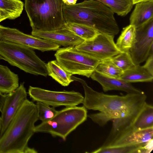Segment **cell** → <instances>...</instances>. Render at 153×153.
<instances>
[{"label": "cell", "mask_w": 153, "mask_h": 153, "mask_svg": "<svg viewBox=\"0 0 153 153\" xmlns=\"http://www.w3.org/2000/svg\"><path fill=\"white\" fill-rule=\"evenodd\" d=\"M74 81L83 87L85 97L82 103L87 110L99 112L88 115L92 121L103 126L112 122L109 135L122 133L130 129L146 102L147 96L142 94H127L123 96L109 95L95 91L84 80L72 76Z\"/></svg>", "instance_id": "cell-1"}, {"label": "cell", "mask_w": 153, "mask_h": 153, "mask_svg": "<svg viewBox=\"0 0 153 153\" xmlns=\"http://www.w3.org/2000/svg\"><path fill=\"white\" fill-rule=\"evenodd\" d=\"M63 13L66 23L85 25L93 28L100 33L115 36L120 31L114 13L96 0H85L74 4H64Z\"/></svg>", "instance_id": "cell-2"}, {"label": "cell", "mask_w": 153, "mask_h": 153, "mask_svg": "<svg viewBox=\"0 0 153 153\" xmlns=\"http://www.w3.org/2000/svg\"><path fill=\"white\" fill-rule=\"evenodd\" d=\"M36 105L27 99L0 137V153H27L38 120Z\"/></svg>", "instance_id": "cell-3"}, {"label": "cell", "mask_w": 153, "mask_h": 153, "mask_svg": "<svg viewBox=\"0 0 153 153\" xmlns=\"http://www.w3.org/2000/svg\"><path fill=\"white\" fill-rule=\"evenodd\" d=\"M62 0H25V10L32 30L51 31L61 29L66 23Z\"/></svg>", "instance_id": "cell-4"}, {"label": "cell", "mask_w": 153, "mask_h": 153, "mask_svg": "<svg viewBox=\"0 0 153 153\" xmlns=\"http://www.w3.org/2000/svg\"><path fill=\"white\" fill-rule=\"evenodd\" d=\"M0 55L3 60L26 73L47 76V64L33 49L18 44L0 40Z\"/></svg>", "instance_id": "cell-5"}, {"label": "cell", "mask_w": 153, "mask_h": 153, "mask_svg": "<svg viewBox=\"0 0 153 153\" xmlns=\"http://www.w3.org/2000/svg\"><path fill=\"white\" fill-rule=\"evenodd\" d=\"M88 117L87 109L83 106L66 107L58 111L51 120L35 126V132L49 133L65 140L68 135Z\"/></svg>", "instance_id": "cell-6"}, {"label": "cell", "mask_w": 153, "mask_h": 153, "mask_svg": "<svg viewBox=\"0 0 153 153\" xmlns=\"http://www.w3.org/2000/svg\"><path fill=\"white\" fill-rule=\"evenodd\" d=\"M56 60L68 72L90 77L99 61L83 52L76 50L74 46L59 48L54 55Z\"/></svg>", "instance_id": "cell-7"}, {"label": "cell", "mask_w": 153, "mask_h": 153, "mask_svg": "<svg viewBox=\"0 0 153 153\" xmlns=\"http://www.w3.org/2000/svg\"><path fill=\"white\" fill-rule=\"evenodd\" d=\"M28 93L34 101L44 103L54 108L76 106L82 103L84 99L81 93L74 91H56L30 86Z\"/></svg>", "instance_id": "cell-8"}, {"label": "cell", "mask_w": 153, "mask_h": 153, "mask_svg": "<svg viewBox=\"0 0 153 153\" xmlns=\"http://www.w3.org/2000/svg\"><path fill=\"white\" fill-rule=\"evenodd\" d=\"M114 37V36L99 33L92 39L84 41L74 48L76 50L100 61L121 52L116 46Z\"/></svg>", "instance_id": "cell-9"}, {"label": "cell", "mask_w": 153, "mask_h": 153, "mask_svg": "<svg viewBox=\"0 0 153 153\" xmlns=\"http://www.w3.org/2000/svg\"><path fill=\"white\" fill-rule=\"evenodd\" d=\"M153 52V18L136 28L134 42L129 51L135 65L145 61Z\"/></svg>", "instance_id": "cell-10"}, {"label": "cell", "mask_w": 153, "mask_h": 153, "mask_svg": "<svg viewBox=\"0 0 153 153\" xmlns=\"http://www.w3.org/2000/svg\"><path fill=\"white\" fill-rule=\"evenodd\" d=\"M0 40L18 44L42 52L56 51L60 46L48 40L25 34L17 29L1 25Z\"/></svg>", "instance_id": "cell-11"}, {"label": "cell", "mask_w": 153, "mask_h": 153, "mask_svg": "<svg viewBox=\"0 0 153 153\" xmlns=\"http://www.w3.org/2000/svg\"><path fill=\"white\" fill-rule=\"evenodd\" d=\"M24 82L13 91L6 94L1 112L2 127L0 137L3 134L10 123L15 117L25 100L27 93Z\"/></svg>", "instance_id": "cell-12"}, {"label": "cell", "mask_w": 153, "mask_h": 153, "mask_svg": "<svg viewBox=\"0 0 153 153\" xmlns=\"http://www.w3.org/2000/svg\"><path fill=\"white\" fill-rule=\"evenodd\" d=\"M153 127L124 132L109 135L102 147H112L134 145L153 139Z\"/></svg>", "instance_id": "cell-13"}, {"label": "cell", "mask_w": 153, "mask_h": 153, "mask_svg": "<svg viewBox=\"0 0 153 153\" xmlns=\"http://www.w3.org/2000/svg\"><path fill=\"white\" fill-rule=\"evenodd\" d=\"M32 35L65 47L75 46L84 40L63 28L51 31L32 30Z\"/></svg>", "instance_id": "cell-14"}, {"label": "cell", "mask_w": 153, "mask_h": 153, "mask_svg": "<svg viewBox=\"0 0 153 153\" xmlns=\"http://www.w3.org/2000/svg\"><path fill=\"white\" fill-rule=\"evenodd\" d=\"M90 77L101 85L103 91L107 92L117 90L125 92L127 94H142L144 92L120 78L109 77L94 71Z\"/></svg>", "instance_id": "cell-15"}, {"label": "cell", "mask_w": 153, "mask_h": 153, "mask_svg": "<svg viewBox=\"0 0 153 153\" xmlns=\"http://www.w3.org/2000/svg\"><path fill=\"white\" fill-rule=\"evenodd\" d=\"M135 4L129 18V23L136 28L153 18V1L140 2Z\"/></svg>", "instance_id": "cell-16"}, {"label": "cell", "mask_w": 153, "mask_h": 153, "mask_svg": "<svg viewBox=\"0 0 153 153\" xmlns=\"http://www.w3.org/2000/svg\"><path fill=\"white\" fill-rule=\"evenodd\" d=\"M153 149V139L140 144L128 146L102 147L94 153H150Z\"/></svg>", "instance_id": "cell-17"}, {"label": "cell", "mask_w": 153, "mask_h": 153, "mask_svg": "<svg viewBox=\"0 0 153 153\" xmlns=\"http://www.w3.org/2000/svg\"><path fill=\"white\" fill-rule=\"evenodd\" d=\"M19 80L17 74L0 64V92L7 94L13 91L19 86Z\"/></svg>", "instance_id": "cell-18"}, {"label": "cell", "mask_w": 153, "mask_h": 153, "mask_svg": "<svg viewBox=\"0 0 153 153\" xmlns=\"http://www.w3.org/2000/svg\"><path fill=\"white\" fill-rule=\"evenodd\" d=\"M120 78L129 83L152 82L153 79V75L143 65H137L124 71Z\"/></svg>", "instance_id": "cell-19"}, {"label": "cell", "mask_w": 153, "mask_h": 153, "mask_svg": "<svg viewBox=\"0 0 153 153\" xmlns=\"http://www.w3.org/2000/svg\"><path fill=\"white\" fill-rule=\"evenodd\" d=\"M48 75L63 86H68L74 81L72 75L66 71L57 61L53 60L47 64Z\"/></svg>", "instance_id": "cell-20"}, {"label": "cell", "mask_w": 153, "mask_h": 153, "mask_svg": "<svg viewBox=\"0 0 153 153\" xmlns=\"http://www.w3.org/2000/svg\"><path fill=\"white\" fill-rule=\"evenodd\" d=\"M153 127V107L145 103L131 128L136 131Z\"/></svg>", "instance_id": "cell-21"}, {"label": "cell", "mask_w": 153, "mask_h": 153, "mask_svg": "<svg viewBox=\"0 0 153 153\" xmlns=\"http://www.w3.org/2000/svg\"><path fill=\"white\" fill-rule=\"evenodd\" d=\"M136 31V27L132 25L123 28L115 43L121 52H129L132 48L135 40Z\"/></svg>", "instance_id": "cell-22"}, {"label": "cell", "mask_w": 153, "mask_h": 153, "mask_svg": "<svg viewBox=\"0 0 153 153\" xmlns=\"http://www.w3.org/2000/svg\"><path fill=\"white\" fill-rule=\"evenodd\" d=\"M62 28L68 30L84 41L91 40L99 33L93 28L79 24L66 22Z\"/></svg>", "instance_id": "cell-23"}, {"label": "cell", "mask_w": 153, "mask_h": 153, "mask_svg": "<svg viewBox=\"0 0 153 153\" xmlns=\"http://www.w3.org/2000/svg\"><path fill=\"white\" fill-rule=\"evenodd\" d=\"M103 4L118 15L124 16L131 11L133 5L131 0H94Z\"/></svg>", "instance_id": "cell-24"}, {"label": "cell", "mask_w": 153, "mask_h": 153, "mask_svg": "<svg viewBox=\"0 0 153 153\" xmlns=\"http://www.w3.org/2000/svg\"><path fill=\"white\" fill-rule=\"evenodd\" d=\"M24 4L20 0H0V9L7 14L9 19H15L20 16Z\"/></svg>", "instance_id": "cell-25"}, {"label": "cell", "mask_w": 153, "mask_h": 153, "mask_svg": "<svg viewBox=\"0 0 153 153\" xmlns=\"http://www.w3.org/2000/svg\"><path fill=\"white\" fill-rule=\"evenodd\" d=\"M94 71L106 76L118 78H120L123 72L115 65L111 58L99 61Z\"/></svg>", "instance_id": "cell-26"}, {"label": "cell", "mask_w": 153, "mask_h": 153, "mask_svg": "<svg viewBox=\"0 0 153 153\" xmlns=\"http://www.w3.org/2000/svg\"><path fill=\"white\" fill-rule=\"evenodd\" d=\"M111 59L115 65L123 72L136 65L129 52H121Z\"/></svg>", "instance_id": "cell-27"}, {"label": "cell", "mask_w": 153, "mask_h": 153, "mask_svg": "<svg viewBox=\"0 0 153 153\" xmlns=\"http://www.w3.org/2000/svg\"><path fill=\"white\" fill-rule=\"evenodd\" d=\"M36 104L38 110V119L42 122L49 120L53 118L58 111L54 107H50L48 105L39 102H36Z\"/></svg>", "instance_id": "cell-28"}, {"label": "cell", "mask_w": 153, "mask_h": 153, "mask_svg": "<svg viewBox=\"0 0 153 153\" xmlns=\"http://www.w3.org/2000/svg\"><path fill=\"white\" fill-rule=\"evenodd\" d=\"M143 65L153 75V53H150Z\"/></svg>", "instance_id": "cell-29"}, {"label": "cell", "mask_w": 153, "mask_h": 153, "mask_svg": "<svg viewBox=\"0 0 153 153\" xmlns=\"http://www.w3.org/2000/svg\"><path fill=\"white\" fill-rule=\"evenodd\" d=\"M6 94L0 92V112H1L5 99Z\"/></svg>", "instance_id": "cell-30"}, {"label": "cell", "mask_w": 153, "mask_h": 153, "mask_svg": "<svg viewBox=\"0 0 153 153\" xmlns=\"http://www.w3.org/2000/svg\"><path fill=\"white\" fill-rule=\"evenodd\" d=\"M77 0H62L64 4L70 5L76 4Z\"/></svg>", "instance_id": "cell-31"}, {"label": "cell", "mask_w": 153, "mask_h": 153, "mask_svg": "<svg viewBox=\"0 0 153 153\" xmlns=\"http://www.w3.org/2000/svg\"><path fill=\"white\" fill-rule=\"evenodd\" d=\"M131 1L132 4L134 5L138 3L148 1H153V0H131Z\"/></svg>", "instance_id": "cell-32"}, {"label": "cell", "mask_w": 153, "mask_h": 153, "mask_svg": "<svg viewBox=\"0 0 153 153\" xmlns=\"http://www.w3.org/2000/svg\"><path fill=\"white\" fill-rule=\"evenodd\" d=\"M8 16L7 15H0V22L7 19H8Z\"/></svg>", "instance_id": "cell-33"}, {"label": "cell", "mask_w": 153, "mask_h": 153, "mask_svg": "<svg viewBox=\"0 0 153 153\" xmlns=\"http://www.w3.org/2000/svg\"><path fill=\"white\" fill-rule=\"evenodd\" d=\"M0 15H6L8 16L9 17V18H8V19H9V17L8 16L7 14L6 13H5L3 11H2L0 9Z\"/></svg>", "instance_id": "cell-34"}, {"label": "cell", "mask_w": 153, "mask_h": 153, "mask_svg": "<svg viewBox=\"0 0 153 153\" xmlns=\"http://www.w3.org/2000/svg\"><path fill=\"white\" fill-rule=\"evenodd\" d=\"M2 127V120L1 116H0V133L1 131Z\"/></svg>", "instance_id": "cell-35"}, {"label": "cell", "mask_w": 153, "mask_h": 153, "mask_svg": "<svg viewBox=\"0 0 153 153\" xmlns=\"http://www.w3.org/2000/svg\"><path fill=\"white\" fill-rule=\"evenodd\" d=\"M1 60H3V57L0 55V61Z\"/></svg>", "instance_id": "cell-36"}]
</instances>
